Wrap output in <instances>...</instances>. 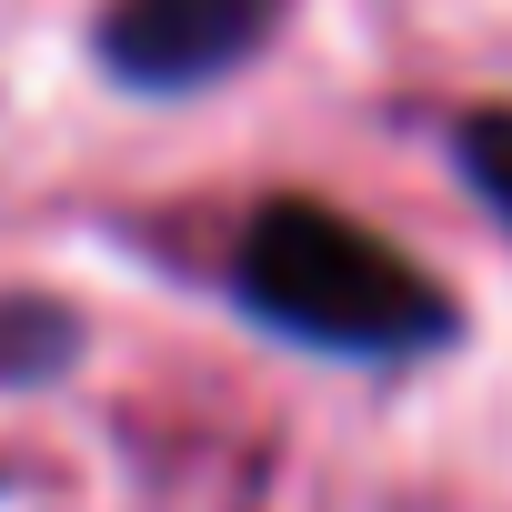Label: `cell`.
I'll return each mask as SVG.
<instances>
[{
	"instance_id": "7a4b0ae2",
	"label": "cell",
	"mask_w": 512,
	"mask_h": 512,
	"mask_svg": "<svg viewBox=\"0 0 512 512\" xmlns=\"http://www.w3.org/2000/svg\"><path fill=\"white\" fill-rule=\"evenodd\" d=\"M272 31H282V0H111L91 51L121 91L191 101V91L231 81Z\"/></svg>"
},
{
	"instance_id": "3957f363",
	"label": "cell",
	"mask_w": 512,
	"mask_h": 512,
	"mask_svg": "<svg viewBox=\"0 0 512 512\" xmlns=\"http://www.w3.org/2000/svg\"><path fill=\"white\" fill-rule=\"evenodd\" d=\"M71 362H81V312L31 302V292H11V302H0V392L51 382V372H71Z\"/></svg>"
},
{
	"instance_id": "277c9868",
	"label": "cell",
	"mask_w": 512,
	"mask_h": 512,
	"mask_svg": "<svg viewBox=\"0 0 512 512\" xmlns=\"http://www.w3.org/2000/svg\"><path fill=\"white\" fill-rule=\"evenodd\" d=\"M452 171L472 181V201L512 231V101H482L452 121Z\"/></svg>"
},
{
	"instance_id": "6da1fadb",
	"label": "cell",
	"mask_w": 512,
	"mask_h": 512,
	"mask_svg": "<svg viewBox=\"0 0 512 512\" xmlns=\"http://www.w3.org/2000/svg\"><path fill=\"white\" fill-rule=\"evenodd\" d=\"M231 302L332 362H432L462 342V302L412 262L402 241L362 231L352 211L282 191L231 241Z\"/></svg>"
}]
</instances>
